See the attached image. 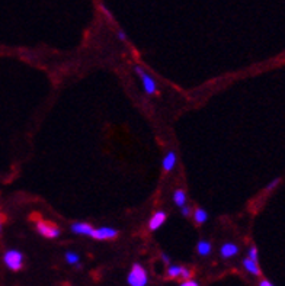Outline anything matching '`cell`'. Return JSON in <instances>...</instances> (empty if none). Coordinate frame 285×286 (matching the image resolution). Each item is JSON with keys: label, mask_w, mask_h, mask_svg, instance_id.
I'll use <instances>...</instances> for the list:
<instances>
[{"label": "cell", "mask_w": 285, "mask_h": 286, "mask_svg": "<svg viewBox=\"0 0 285 286\" xmlns=\"http://www.w3.org/2000/svg\"><path fill=\"white\" fill-rule=\"evenodd\" d=\"M192 278V270L188 269V267H183L182 266V272H181V278L179 279H183V281H188Z\"/></svg>", "instance_id": "17"}, {"label": "cell", "mask_w": 285, "mask_h": 286, "mask_svg": "<svg viewBox=\"0 0 285 286\" xmlns=\"http://www.w3.org/2000/svg\"><path fill=\"white\" fill-rule=\"evenodd\" d=\"M242 264H243L244 270H246L247 273H250L252 276H260V275H262L258 262H255V260H252V259H249V257H244Z\"/></svg>", "instance_id": "9"}, {"label": "cell", "mask_w": 285, "mask_h": 286, "mask_svg": "<svg viewBox=\"0 0 285 286\" xmlns=\"http://www.w3.org/2000/svg\"><path fill=\"white\" fill-rule=\"evenodd\" d=\"M66 286H70V285H66Z\"/></svg>", "instance_id": "25"}, {"label": "cell", "mask_w": 285, "mask_h": 286, "mask_svg": "<svg viewBox=\"0 0 285 286\" xmlns=\"http://www.w3.org/2000/svg\"><path fill=\"white\" fill-rule=\"evenodd\" d=\"M247 257H249V259H252V260H255V262H258V260H259L258 248H256L255 245H250V248H249V251H247Z\"/></svg>", "instance_id": "16"}, {"label": "cell", "mask_w": 285, "mask_h": 286, "mask_svg": "<svg viewBox=\"0 0 285 286\" xmlns=\"http://www.w3.org/2000/svg\"><path fill=\"white\" fill-rule=\"evenodd\" d=\"M194 219H195V222L198 225H203V224L207 222V219H208V212L204 208H197L195 212H194Z\"/></svg>", "instance_id": "12"}, {"label": "cell", "mask_w": 285, "mask_h": 286, "mask_svg": "<svg viewBox=\"0 0 285 286\" xmlns=\"http://www.w3.org/2000/svg\"><path fill=\"white\" fill-rule=\"evenodd\" d=\"M239 251H240L239 245L234 244V243H224L220 248V254L223 259H232V257L237 256Z\"/></svg>", "instance_id": "8"}, {"label": "cell", "mask_w": 285, "mask_h": 286, "mask_svg": "<svg viewBox=\"0 0 285 286\" xmlns=\"http://www.w3.org/2000/svg\"><path fill=\"white\" fill-rule=\"evenodd\" d=\"M64 257H66V262H67L70 266L80 267V257H79L78 253H75V251H66Z\"/></svg>", "instance_id": "13"}, {"label": "cell", "mask_w": 285, "mask_h": 286, "mask_svg": "<svg viewBox=\"0 0 285 286\" xmlns=\"http://www.w3.org/2000/svg\"><path fill=\"white\" fill-rule=\"evenodd\" d=\"M259 286H275L271 281H268V279H262L260 282H259Z\"/></svg>", "instance_id": "22"}, {"label": "cell", "mask_w": 285, "mask_h": 286, "mask_svg": "<svg viewBox=\"0 0 285 286\" xmlns=\"http://www.w3.org/2000/svg\"><path fill=\"white\" fill-rule=\"evenodd\" d=\"M117 38L120 40V41H127V35H125V32L124 31H117Z\"/></svg>", "instance_id": "21"}, {"label": "cell", "mask_w": 285, "mask_h": 286, "mask_svg": "<svg viewBox=\"0 0 285 286\" xmlns=\"http://www.w3.org/2000/svg\"><path fill=\"white\" fill-rule=\"evenodd\" d=\"M162 260L164 262V263H166V264H169V263H170V259H169V256H167V254H164V253L162 254Z\"/></svg>", "instance_id": "23"}, {"label": "cell", "mask_w": 285, "mask_h": 286, "mask_svg": "<svg viewBox=\"0 0 285 286\" xmlns=\"http://www.w3.org/2000/svg\"><path fill=\"white\" fill-rule=\"evenodd\" d=\"M181 286H200L198 282L192 281V279H188V281H183V284H181Z\"/></svg>", "instance_id": "20"}, {"label": "cell", "mask_w": 285, "mask_h": 286, "mask_svg": "<svg viewBox=\"0 0 285 286\" xmlns=\"http://www.w3.org/2000/svg\"><path fill=\"white\" fill-rule=\"evenodd\" d=\"M166 219H167V214H166L164 211H157V212L150 218V221H149V228H150V231L159 230L163 224L166 222Z\"/></svg>", "instance_id": "7"}, {"label": "cell", "mask_w": 285, "mask_h": 286, "mask_svg": "<svg viewBox=\"0 0 285 286\" xmlns=\"http://www.w3.org/2000/svg\"><path fill=\"white\" fill-rule=\"evenodd\" d=\"M211 248H212V245H211L209 241H207V240H201L197 244V251H198L200 256H208L211 253Z\"/></svg>", "instance_id": "14"}, {"label": "cell", "mask_w": 285, "mask_h": 286, "mask_svg": "<svg viewBox=\"0 0 285 286\" xmlns=\"http://www.w3.org/2000/svg\"><path fill=\"white\" fill-rule=\"evenodd\" d=\"M3 222H4V218L0 215V236H1V231H3Z\"/></svg>", "instance_id": "24"}, {"label": "cell", "mask_w": 285, "mask_h": 286, "mask_svg": "<svg viewBox=\"0 0 285 286\" xmlns=\"http://www.w3.org/2000/svg\"><path fill=\"white\" fill-rule=\"evenodd\" d=\"M24 253L16 248H9L3 253V263L12 272H19L24 267Z\"/></svg>", "instance_id": "1"}, {"label": "cell", "mask_w": 285, "mask_h": 286, "mask_svg": "<svg viewBox=\"0 0 285 286\" xmlns=\"http://www.w3.org/2000/svg\"><path fill=\"white\" fill-rule=\"evenodd\" d=\"M134 73L138 76V79L143 83V89L149 96H153L157 93V83L155 82V79L140 66H134Z\"/></svg>", "instance_id": "4"}, {"label": "cell", "mask_w": 285, "mask_h": 286, "mask_svg": "<svg viewBox=\"0 0 285 286\" xmlns=\"http://www.w3.org/2000/svg\"><path fill=\"white\" fill-rule=\"evenodd\" d=\"M163 171H166V173H169V171H172L173 168H175V166H176V154H175V151H169L164 157H163Z\"/></svg>", "instance_id": "10"}, {"label": "cell", "mask_w": 285, "mask_h": 286, "mask_svg": "<svg viewBox=\"0 0 285 286\" xmlns=\"http://www.w3.org/2000/svg\"><path fill=\"white\" fill-rule=\"evenodd\" d=\"M118 230L111 228V227H101V228H93V231L90 233V237L99 241L104 240H114L118 237Z\"/></svg>", "instance_id": "5"}, {"label": "cell", "mask_w": 285, "mask_h": 286, "mask_svg": "<svg viewBox=\"0 0 285 286\" xmlns=\"http://www.w3.org/2000/svg\"><path fill=\"white\" fill-rule=\"evenodd\" d=\"M35 230L44 238H57L61 234V230L57 224L51 221H44V219H38L35 222Z\"/></svg>", "instance_id": "3"}, {"label": "cell", "mask_w": 285, "mask_h": 286, "mask_svg": "<svg viewBox=\"0 0 285 286\" xmlns=\"http://www.w3.org/2000/svg\"><path fill=\"white\" fill-rule=\"evenodd\" d=\"M181 214H182L183 216H189V215L192 214V208L185 204L183 206H181Z\"/></svg>", "instance_id": "19"}, {"label": "cell", "mask_w": 285, "mask_h": 286, "mask_svg": "<svg viewBox=\"0 0 285 286\" xmlns=\"http://www.w3.org/2000/svg\"><path fill=\"white\" fill-rule=\"evenodd\" d=\"M70 231L75 234H79V236H89L90 237V233L93 231V225L89 222L78 221V222H73L70 225Z\"/></svg>", "instance_id": "6"}, {"label": "cell", "mask_w": 285, "mask_h": 286, "mask_svg": "<svg viewBox=\"0 0 285 286\" xmlns=\"http://www.w3.org/2000/svg\"><path fill=\"white\" fill-rule=\"evenodd\" d=\"M181 272H182V266H176V264H170L167 267V278L170 279H178L181 278Z\"/></svg>", "instance_id": "15"}, {"label": "cell", "mask_w": 285, "mask_h": 286, "mask_svg": "<svg viewBox=\"0 0 285 286\" xmlns=\"http://www.w3.org/2000/svg\"><path fill=\"white\" fill-rule=\"evenodd\" d=\"M280 183H281V179H280V177H278V179H274L272 182H269V183L266 185L265 191H266V192H272V191H274V189H275Z\"/></svg>", "instance_id": "18"}, {"label": "cell", "mask_w": 285, "mask_h": 286, "mask_svg": "<svg viewBox=\"0 0 285 286\" xmlns=\"http://www.w3.org/2000/svg\"><path fill=\"white\" fill-rule=\"evenodd\" d=\"M173 204L179 208L186 204V192L183 189H176L173 192Z\"/></svg>", "instance_id": "11"}, {"label": "cell", "mask_w": 285, "mask_h": 286, "mask_svg": "<svg viewBox=\"0 0 285 286\" xmlns=\"http://www.w3.org/2000/svg\"><path fill=\"white\" fill-rule=\"evenodd\" d=\"M127 282L130 286H147L149 284L147 270L140 263H134L128 273Z\"/></svg>", "instance_id": "2"}]
</instances>
